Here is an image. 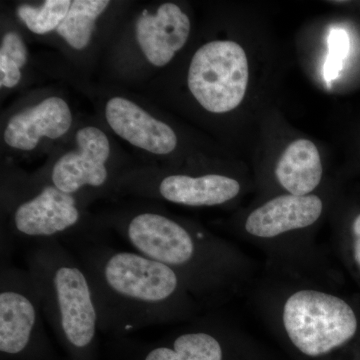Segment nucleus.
<instances>
[{"mask_svg":"<svg viewBox=\"0 0 360 360\" xmlns=\"http://www.w3.org/2000/svg\"><path fill=\"white\" fill-rule=\"evenodd\" d=\"M98 314L99 330L129 333L181 316L186 284L167 265L136 251L94 245L82 251Z\"/></svg>","mask_w":360,"mask_h":360,"instance_id":"obj_1","label":"nucleus"},{"mask_svg":"<svg viewBox=\"0 0 360 360\" xmlns=\"http://www.w3.org/2000/svg\"><path fill=\"white\" fill-rule=\"evenodd\" d=\"M26 265L51 328L75 354L89 352L101 330L94 292L80 260L60 241L49 239L32 245Z\"/></svg>","mask_w":360,"mask_h":360,"instance_id":"obj_2","label":"nucleus"},{"mask_svg":"<svg viewBox=\"0 0 360 360\" xmlns=\"http://www.w3.org/2000/svg\"><path fill=\"white\" fill-rule=\"evenodd\" d=\"M113 227L134 251L167 265L186 286L203 288L217 281L214 246L172 217L142 212L118 219Z\"/></svg>","mask_w":360,"mask_h":360,"instance_id":"obj_3","label":"nucleus"},{"mask_svg":"<svg viewBox=\"0 0 360 360\" xmlns=\"http://www.w3.org/2000/svg\"><path fill=\"white\" fill-rule=\"evenodd\" d=\"M283 319L291 343L309 357L324 356L347 345L359 326L347 302L312 290L291 295L284 304Z\"/></svg>","mask_w":360,"mask_h":360,"instance_id":"obj_4","label":"nucleus"},{"mask_svg":"<svg viewBox=\"0 0 360 360\" xmlns=\"http://www.w3.org/2000/svg\"><path fill=\"white\" fill-rule=\"evenodd\" d=\"M250 84V63L245 49L232 40H213L193 54L187 85L201 108L224 115L236 110Z\"/></svg>","mask_w":360,"mask_h":360,"instance_id":"obj_5","label":"nucleus"},{"mask_svg":"<svg viewBox=\"0 0 360 360\" xmlns=\"http://www.w3.org/2000/svg\"><path fill=\"white\" fill-rule=\"evenodd\" d=\"M39 288L28 269L1 267L0 271V352L20 356L44 338Z\"/></svg>","mask_w":360,"mask_h":360,"instance_id":"obj_6","label":"nucleus"},{"mask_svg":"<svg viewBox=\"0 0 360 360\" xmlns=\"http://www.w3.org/2000/svg\"><path fill=\"white\" fill-rule=\"evenodd\" d=\"M11 229L20 238L34 243L56 239L77 231L84 221L79 198L63 193L51 184L39 187L14 205Z\"/></svg>","mask_w":360,"mask_h":360,"instance_id":"obj_7","label":"nucleus"},{"mask_svg":"<svg viewBox=\"0 0 360 360\" xmlns=\"http://www.w3.org/2000/svg\"><path fill=\"white\" fill-rule=\"evenodd\" d=\"M77 150L61 156L51 169L52 186L79 198V194L103 189L110 182L106 162L110 160V143L103 130L85 127L78 130Z\"/></svg>","mask_w":360,"mask_h":360,"instance_id":"obj_8","label":"nucleus"},{"mask_svg":"<svg viewBox=\"0 0 360 360\" xmlns=\"http://www.w3.org/2000/svg\"><path fill=\"white\" fill-rule=\"evenodd\" d=\"M105 118L118 136L153 155H169L179 143L169 125L124 97H113L108 101Z\"/></svg>","mask_w":360,"mask_h":360,"instance_id":"obj_9","label":"nucleus"},{"mask_svg":"<svg viewBox=\"0 0 360 360\" xmlns=\"http://www.w3.org/2000/svg\"><path fill=\"white\" fill-rule=\"evenodd\" d=\"M191 20L177 4H163L155 14L144 13L136 22V39L151 65H167L186 45Z\"/></svg>","mask_w":360,"mask_h":360,"instance_id":"obj_10","label":"nucleus"},{"mask_svg":"<svg viewBox=\"0 0 360 360\" xmlns=\"http://www.w3.org/2000/svg\"><path fill=\"white\" fill-rule=\"evenodd\" d=\"M323 212V201L314 194H284L255 208L245 221L250 236L272 238L314 224Z\"/></svg>","mask_w":360,"mask_h":360,"instance_id":"obj_11","label":"nucleus"},{"mask_svg":"<svg viewBox=\"0 0 360 360\" xmlns=\"http://www.w3.org/2000/svg\"><path fill=\"white\" fill-rule=\"evenodd\" d=\"M72 115L60 97L51 96L13 116L4 130V141L11 148L30 151L40 139H58L70 130Z\"/></svg>","mask_w":360,"mask_h":360,"instance_id":"obj_12","label":"nucleus"},{"mask_svg":"<svg viewBox=\"0 0 360 360\" xmlns=\"http://www.w3.org/2000/svg\"><path fill=\"white\" fill-rule=\"evenodd\" d=\"M240 189L238 180L217 174H169L153 186V193L162 200L194 207L224 205L234 200Z\"/></svg>","mask_w":360,"mask_h":360,"instance_id":"obj_13","label":"nucleus"},{"mask_svg":"<svg viewBox=\"0 0 360 360\" xmlns=\"http://www.w3.org/2000/svg\"><path fill=\"white\" fill-rule=\"evenodd\" d=\"M279 184L292 195H309L319 186L323 165L319 148L307 139L290 142L276 163Z\"/></svg>","mask_w":360,"mask_h":360,"instance_id":"obj_14","label":"nucleus"},{"mask_svg":"<svg viewBox=\"0 0 360 360\" xmlns=\"http://www.w3.org/2000/svg\"><path fill=\"white\" fill-rule=\"evenodd\" d=\"M110 4L108 0H75L56 32L72 49H84L91 39L97 18Z\"/></svg>","mask_w":360,"mask_h":360,"instance_id":"obj_15","label":"nucleus"},{"mask_svg":"<svg viewBox=\"0 0 360 360\" xmlns=\"http://www.w3.org/2000/svg\"><path fill=\"white\" fill-rule=\"evenodd\" d=\"M70 0H46L41 7L23 4L18 8V15L35 34H45L58 30L71 6Z\"/></svg>","mask_w":360,"mask_h":360,"instance_id":"obj_16","label":"nucleus"},{"mask_svg":"<svg viewBox=\"0 0 360 360\" xmlns=\"http://www.w3.org/2000/svg\"><path fill=\"white\" fill-rule=\"evenodd\" d=\"M182 360H224L221 341L206 331H188L174 338L172 347Z\"/></svg>","mask_w":360,"mask_h":360,"instance_id":"obj_17","label":"nucleus"},{"mask_svg":"<svg viewBox=\"0 0 360 360\" xmlns=\"http://www.w3.org/2000/svg\"><path fill=\"white\" fill-rule=\"evenodd\" d=\"M349 51V37L347 32L335 28L328 35V56L324 65V77L330 82L338 77L343 60Z\"/></svg>","mask_w":360,"mask_h":360,"instance_id":"obj_18","label":"nucleus"},{"mask_svg":"<svg viewBox=\"0 0 360 360\" xmlns=\"http://www.w3.org/2000/svg\"><path fill=\"white\" fill-rule=\"evenodd\" d=\"M27 53L26 45L18 33L11 32L4 35L0 46V54L15 63L20 70L27 63Z\"/></svg>","mask_w":360,"mask_h":360,"instance_id":"obj_19","label":"nucleus"},{"mask_svg":"<svg viewBox=\"0 0 360 360\" xmlns=\"http://www.w3.org/2000/svg\"><path fill=\"white\" fill-rule=\"evenodd\" d=\"M21 70L18 65L6 56L0 54V85L6 89H13L20 84Z\"/></svg>","mask_w":360,"mask_h":360,"instance_id":"obj_20","label":"nucleus"},{"mask_svg":"<svg viewBox=\"0 0 360 360\" xmlns=\"http://www.w3.org/2000/svg\"><path fill=\"white\" fill-rule=\"evenodd\" d=\"M144 360H182L174 348L162 345L149 350Z\"/></svg>","mask_w":360,"mask_h":360,"instance_id":"obj_21","label":"nucleus"},{"mask_svg":"<svg viewBox=\"0 0 360 360\" xmlns=\"http://www.w3.org/2000/svg\"><path fill=\"white\" fill-rule=\"evenodd\" d=\"M352 234H354V257L360 267V214L355 217L352 224Z\"/></svg>","mask_w":360,"mask_h":360,"instance_id":"obj_22","label":"nucleus"}]
</instances>
